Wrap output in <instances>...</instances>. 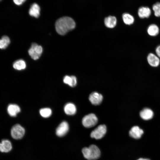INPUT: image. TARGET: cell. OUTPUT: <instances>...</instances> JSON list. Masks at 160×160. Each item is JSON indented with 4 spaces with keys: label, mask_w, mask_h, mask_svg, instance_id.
<instances>
[{
    "label": "cell",
    "mask_w": 160,
    "mask_h": 160,
    "mask_svg": "<svg viewBox=\"0 0 160 160\" xmlns=\"http://www.w3.org/2000/svg\"><path fill=\"white\" fill-rule=\"evenodd\" d=\"M76 23L74 20L68 17H64L57 20L55 24L56 31L59 34L63 35L75 27Z\"/></svg>",
    "instance_id": "obj_1"
},
{
    "label": "cell",
    "mask_w": 160,
    "mask_h": 160,
    "mask_svg": "<svg viewBox=\"0 0 160 160\" xmlns=\"http://www.w3.org/2000/svg\"><path fill=\"white\" fill-rule=\"evenodd\" d=\"M82 152L84 157L88 160H95L100 157L101 154L99 148L95 145L83 148Z\"/></svg>",
    "instance_id": "obj_2"
},
{
    "label": "cell",
    "mask_w": 160,
    "mask_h": 160,
    "mask_svg": "<svg viewBox=\"0 0 160 160\" xmlns=\"http://www.w3.org/2000/svg\"><path fill=\"white\" fill-rule=\"evenodd\" d=\"M98 122V119L94 113L85 116L82 119V123L85 127L89 128L95 126Z\"/></svg>",
    "instance_id": "obj_3"
},
{
    "label": "cell",
    "mask_w": 160,
    "mask_h": 160,
    "mask_svg": "<svg viewBox=\"0 0 160 160\" xmlns=\"http://www.w3.org/2000/svg\"><path fill=\"white\" fill-rule=\"evenodd\" d=\"M42 51L41 46L34 43L32 44L28 52L32 58L34 60H36L40 57Z\"/></svg>",
    "instance_id": "obj_4"
},
{
    "label": "cell",
    "mask_w": 160,
    "mask_h": 160,
    "mask_svg": "<svg viewBox=\"0 0 160 160\" xmlns=\"http://www.w3.org/2000/svg\"><path fill=\"white\" fill-rule=\"evenodd\" d=\"M11 135L13 138L18 140L21 139L25 133L24 128L19 124L14 125L12 128Z\"/></svg>",
    "instance_id": "obj_5"
},
{
    "label": "cell",
    "mask_w": 160,
    "mask_h": 160,
    "mask_svg": "<svg viewBox=\"0 0 160 160\" xmlns=\"http://www.w3.org/2000/svg\"><path fill=\"white\" fill-rule=\"evenodd\" d=\"M106 132V126L104 124L100 125L92 132L90 136L96 139H101L105 136Z\"/></svg>",
    "instance_id": "obj_6"
},
{
    "label": "cell",
    "mask_w": 160,
    "mask_h": 160,
    "mask_svg": "<svg viewBox=\"0 0 160 160\" xmlns=\"http://www.w3.org/2000/svg\"><path fill=\"white\" fill-rule=\"evenodd\" d=\"M69 130V125L66 121L62 122L56 129V133L59 137L63 136L68 132Z\"/></svg>",
    "instance_id": "obj_7"
},
{
    "label": "cell",
    "mask_w": 160,
    "mask_h": 160,
    "mask_svg": "<svg viewBox=\"0 0 160 160\" xmlns=\"http://www.w3.org/2000/svg\"><path fill=\"white\" fill-rule=\"evenodd\" d=\"M144 133L143 130L137 126L133 127L129 131V135L135 139L140 138Z\"/></svg>",
    "instance_id": "obj_8"
},
{
    "label": "cell",
    "mask_w": 160,
    "mask_h": 160,
    "mask_svg": "<svg viewBox=\"0 0 160 160\" xmlns=\"http://www.w3.org/2000/svg\"><path fill=\"white\" fill-rule=\"evenodd\" d=\"M103 99L102 95L97 92H93L89 95V100L91 103L95 105L100 104Z\"/></svg>",
    "instance_id": "obj_9"
},
{
    "label": "cell",
    "mask_w": 160,
    "mask_h": 160,
    "mask_svg": "<svg viewBox=\"0 0 160 160\" xmlns=\"http://www.w3.org/2000/svg\"><path fill=\"white\" fill-rule=\"evenodd\" d=\"M159 58L154 54L150 53L147 57V60L148 64L153 67H157L160 63Z\"/></svg>",
    "instance_id": "obj_10"
},
{
    "label": "cell",
    "mask_w": 160,
    "mask_h": 160,
    "mask_svg": "<svg viewBox=\"0 0 160 160\" xmlns=\"http://www.w3.org/2000/svg\"><path fill=\"white\" fill-rule=\"evenodd\" d=\"M153 112L152 110L148 108H145L143 109L140 113L141 118L145 120L151 119L153 117Z\"/></svg>",
    "instance_id": "obj_11"
},
{
    "label": "cell",
    "mask_w": 160,
    "mask_h": 160,
    "mask_svg": "<svg viewBox=\"0 0 160 160\" xmlns=\"http://www.w3.org/2000/svg\"><path fill=\"white\" fill-rule=\"evenodd\" d=\"M151 14V9L147 7H141L138 10V15L141 18H148L150 16Z\"/></svg>",
    "instance_id": "obj_12"
},
{
    "label": "cell",
    "mask_w": 160,
    "mask_h": 160,
    "mask_svg": "<svg viewBox=\"0 0 160 160\" xmlns=\"http://www.w3.org/2000/svg\"><path fill=\"white\" fill-rule=\"evenodd\" d=\"M12 148V144L8 140H3L0 143V151L2 152H8L11 151Z\"/></svg>",
    "instance_id": "obj_13"
},
{
    "label": "cell",
    "mask_w": 160,
    "mask_h": 160,
    "mask_svg": "<svg viewBox=\"0 0 160 160\" xmlns=\"http://www.w3.org/2000/svg\"><path fill=\"white\" fill-rule=\"evenodd\" d=\"M40 11L39 6L37 4L34 3L31 6L29 13L30 16L37 18L40 15Z\"/></svg>",
    "instance_id": "obj_14"
},
{
    "label": "cell",
    "mask_w": 160,
    "mask_h": 160,
    "mask_svg": "<svg viewBox=\"0 0 160 160\" xmlns=\"http://www.w3.org/2000/svg\"><path fill=\"white\" fill-rule=\"evenodd\" d=\"M7 111L10 116L15 117L20 112V109L19 106L17 105L10 104L8 106Z\"/></svg>",
    "instance_id": "obj_15"
},
{
    "label": "cell",
    "mask_w": 160,
    "mask_h": 160,
    "mask_svg": "<svg viewBox=\"0 0 160 160\" xmlns=\"http://www.w3.org/2000/svg\"><path fill=\"white\" fill-rule=\"evenodd\" d=\"M104 22L106 27L113 28L114 27L116 24L117 20L115 16H110L105 18Z\"/></svg>",
    "instance_id": "obj_16"
},
{
    "label": "cell",
    "mask_w": 160,
    "mask_h": 160,
    "mask_svg": "<svg viewBox=\"0 0 160 160\" xmlns=\"http://www.w3.org/2000/svg\"><path fill=\"white\" fill-rule=\"evenodd\" d=\"M64 111L67 115H74L76 112V107L74 104L72 103H67L64 107Z\"/></svg>",
    "instance_id": "obj_17"
},
{
    "label": "cell",
    "mask_w": 160,
    "mask_h": 160,
    "mask_svg": "<svg viewBox=\"0 0 160 160\" xmlns=\"http://www.w3.org/2000/svg\"><path fill=\"white\" fill-rule=\"evenodd\" d=\"M159 31L158 27L155 24L150 25L148 26L147 29L148 34L152 36H155L158 35Z\"/></svg>",
    "instance_id": "obj_18"
},
{
    "label": "cell",
    "mask_w": 160,
    "mask_h": 160,
    "mask_svg": "<svg viewBox=\"0 0 160 160\" xmlns=\"http://www.w3.org/2000/svg\"><path fill=\"white\" fill-rule=\"evenodd\" d=\"M63 82L71 87H74L77 84V79L74 76H65L63 79Z\"/></svg>",
    "instance_id": "obj_19"
},
{
    "label": "cell",
    "mask_w": 160,
    "mask_h": 160,
    "mask_svg": "<svg viewBox=\"0 0 160 160\" xmlns=\"http://www.w3.org/2000/svg\"><path fill=\"white\" fill-rule=\"evenodd\" d=\"M122 17L124 22L126 25H132L134 22V17L129 13H124L123 14Z\"/></svg>",
    "instance_id": "obj_20"
},
{
    "label": "cell",
    "mask_w": 160,
    "mask_h": 160,
    "mask_svg": "<svg viewBox=\"0 0 160 160\" xmlns=\"http://www.w3.org/2000/svg\"><path fill=\"white\" fill-rule=\"evenodd\" d=\"M13 68L16 70H21L25 69L26 67L25 62L22 60L15 61L13 64Z\"/></svg>",
    "instance_id": "obj_21"
},
{
    "label": "cell",
    "mask_w": 160,
    "mask_h": 160,
    "mask_svg": "<svg viewBox=\"0 0 160 160\" xmlns=\"http://www.w3.org/2000/svg\"><path fill=\"white\" fill-rule=\"evenodd\" d=\"M10 41L9 38L7 36H4L0 39V49H6L10 44Z\"/></svg>",
    "instance_id": "obj_22"
},
{
    "label": "cell",
    "mask_w": 160,
    "mask_h": 160,
    "mask_svg": "<svg viewBox=\"0 0 160 160\" xmlns=\"http://www.w3.org/2000/svg\"><path fill=\"white\" fill-rule=\"evenodd\" d=\"M39 112L42 117L47 118L51 115L52 112L51 110L49 108H44L41 109Z\"/></svg>",
    "instance_id": "obj_23"
},
{
    "label": "cell",
    "mask_w": 160,
    "mask_h": 160,
    "mask_svg": "<svg viewBox=\"0 0 160 160\" xmlns=\"http://www.w3.org/2000/svg\"><path fill=\"white\" fill-rule=\"evenodd\" d=\"M154 15L156 17H160V3L157 2L154 4L152 7Z\"/></svg>",
    "instance_id": "obj_24"
},
{
    "label": "cell",
    "mask_w": 160,
    "mask_h": 160,
    "mask_svg": "<svg viewBox=\"0 0 160 160\" xmlns=\"http://www.w3.org/2000/svg\"><path fill=\"white\" fill-rule=\"evenodd\" d=\"M26 0H13L14 2L17 5H20L24 2Z\"/></svg>",
    "instance_id": "obj_25"
},
{
    "label": "cell",
    "mask_w": 160,
    "mask_h": 160,
    "mask_svg": "<svg viewBox=\"0 0 160 160\" xmlns=\"http://www.w3.org/2000/svg\"><path fill=\"white\" fill-rule=\"evenodd\" d=\"M156 52L157 55L160 58V45L158 46L156 48Z\"/></svg>",
    "instance_id": "obj_26"
},
{
    "label": "cell",
    "mask_w": 160,
    "mask_h": 160,
    "mask_svg": "<svg viewBox=\"0 0 160 160\" xmlns=\"http://www.w3.org/2000/svg\"><path fill=\"white\" fill-rule=\"evenodd\" d=\"M137 160H150L149 159L146 158H140Z\"/></svg>",
    "instance_id": "obj_27"
},
{
    "label": "cell",
    "mask_w": 160,
    "mask_h": 160,
    "mask_svg": "<svg viewBox=\"0 0 160 160\" xmlns=\"http://www.w3.org/2000/svg\"><path fill=\"white\" fill-rule=\"evenodd\" d=\"M1 1V0H0V1Z\"/></svg>",
    "instance_id": "obj_28"
}]
</instances>
